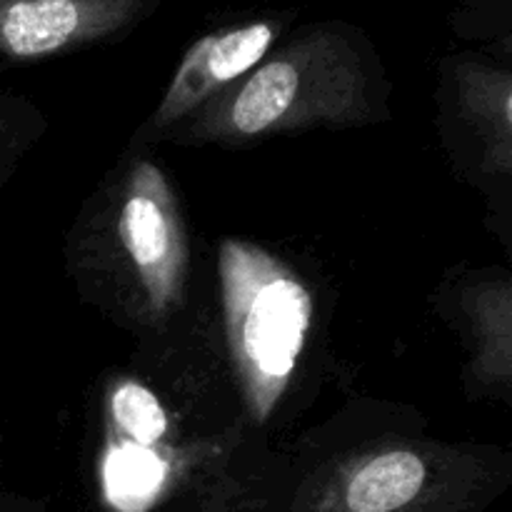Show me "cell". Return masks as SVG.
Listing matches in <instances>:
<instances>
[{
	"label": "cell",
	"instance_id": "1",
	"mask_svg": "<svg viewBox=\"0 0 512 512\" xmlns=\"http://www.w3.org/2000/svg\"><path fill=\"white\" fill-rule=\"evenodd\" d=\"M230 353L250 410L265 420L288 385L310 325V295L265 250L240 240L220 248Z\"/></svg>",
	"mask_w": 512,
	"mask_h": 512
},
{
	"label": "cell",
	"instance_id": "2",
	"mask_svg": "<svg viewBox=\"0 0 512 512\" xmlns=\"http://www.w3.org/2000/svg\"><path fill=\"white\" fill-rule=\"evenodd\" d=\"M155 0H0V50L40 58L103 38L148 13Z\"/></svg>",
	"mask_w": 512,
	"mask_h": 512
},
{
	"label": "cell",
	"instance_id": "3",
	"mask_svg": "<svg viewBox=\"0 0 512 512\" xmlns=\"http://www.w3.org/2000/svg\"><path fill=\"white\" fill-rule=\"evenodd\" d=\"M120 235L148 288L150 305L163 308L178 288L183 268V240L173 198L155 165L140 163L120 215Z\"/></svg>",
	"mask_w": 512,
	"mask_h": 512
},
{
	"label": "cell",
	"instance_id": "4",
	"mask_svg": "<svg viewBox=\"0 0 512 512\" xmlns=\"http://www.w3.org/2000/svg\"><path fill=\"white\" fill-rule=\"evenodd\" d=\"M275 35H278L275 20H253L195 40L180 68L175 70L168 95L158 110V123L178 118L215 88L248 73L265 58Z\"/></svg>",
	"mask_w": 512,
	"mask_h": 512
},
{
	"label": "cell",
	"instance_id": "5",
	"mask_svg": "<svg viewBox=\"0 0 512 512\" xmlns=\"http://www.w3.org/2000/svg\"><path fill=\"white\" fill-rule=\"evenodd\" d=\"M425 468L418 455L388 453L365 465L348 488L353 512H393L420 493Z\"/></svg>",
	"mask_w": 512,
	"mask_h": 512
},
{
	"label": "cell",
	"instance_id": "6",
	"mask_svg": "<svg viewBox=\"0 0 512 512\" xmlns=\"http://www.w3.org/2000/svg\"><path fill=\"white\" fill-rule=\"evenodd\" d=\"M300 85V65L295 58H275L265 63L245 83L233 103V123L240 133L255 135L283 118L293 105Z\"/></svg>",
	"mask_w": 512,
	"mask_h": 512
},
{
	"label": "cell",
	"instance_id": "7",
	"mask_svg": "<svg viewBox=\"0 0 512 512\" xmlns=\"http://www.w3.org/2000/svg\"><path fill=\"white\" fill-rule=\"evenodd\" d=\"M105 493L123 512H138L150 505L165 480V463L145 445H110L103 465Z\"/></svg>",
	"mask_w": 512,
	"mask_h": 512
},
{
	"label": "cell",
	"instance_id": "8",
	"mask_svg": "<svg viewBox=\"0 0 512 512\" xmlns=\"http://www.w3.org/2000/svg\"><path fill=\"white\" fill-rule=\"evenodd\" d=\"M113 415L120 428L138 445H153L168 428L163 408L150 390L138 383H123L113 393Z\"/></svg>",
	"mask_w": 512,
	"mask_h": 512
}]
</instances>
